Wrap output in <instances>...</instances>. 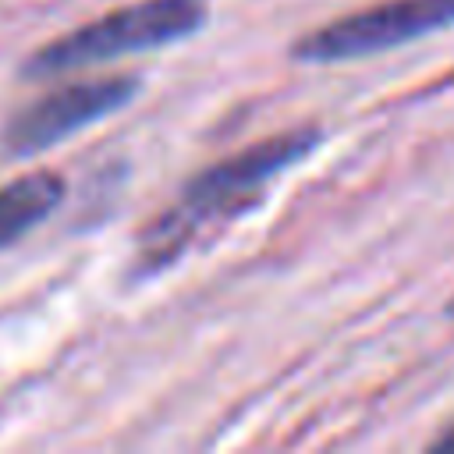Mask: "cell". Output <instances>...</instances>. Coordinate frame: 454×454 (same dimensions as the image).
<instances>
[{
    "label": "cell",
    "instance_id": "6da1fadb",
    "mask_svg": "<svg viewBox=\"0 0 454 454\" xmlns=\"http://www.w3.org/2000/svg\"><path fill=\"white\" fill-rule=\"evenodd\" d=\"M323 142V131L316 124L287 128L277 135H266L241 153H231L216 160L213 167L199 170L177 199L160 209L153 220L142 223L135 234V277H156L181 262L195 245L209 241L216 231H223L231 220L255 209L266 195V188L312 156Z\"/></svg>",
    "mask_w": 454,
    "mask_h": 454
},
{
    "label": "cell",
    "instance_id": "7a4b0ae2",
    "mask_svg": "<svg viewBox=\"0 0 454 454\" xmlns=\"http://www.w3.org/2000/svg\"><path fill=\"white\" fill-rule=\"evenodd\" d=\"M206 25V4L202 0H138L128 7H114L43 46H35L21 74L25 78H50L82 71L92 64H106L128 53L163 50L188 35H195Z\"/></svg>",
    "mask_w": 454,
    "mask_h": 454
},
{
    "label": "cell",
    "instance_id": "3957f363",
    "mask_svg": "<svg viewBox=\"0 0 454 454\" xmlns=\"http://www.w3.org/2000/svg\"><path fill=\"white\" fill-rule=\"evenodd\" d=\"M454 25V0H387L333 18L291 43L301 64H344L419 43Z\"/></svg>",
    "mask_w": 454,
    "mask_h": 454
},
{
    "label": "cell",
    "instance_id": "277c9868",
    "mask_svg": "<svg viewBox=\"0 0 454 454\" xmlns=\"http://www.w3.org/2000/svg\"><path fill=\"white\" fill-rule=\"evenodd\" d=\"M142 89L138 74H103V78H82L71 85H57L21 110H14L0 131V149L7 160H28L39 156L64 138L92 128L96 121L117 114L128 106Z\"/></svg>",
    "mask_w": 454,
    "mask_h": 454
},
{
    "label": "cell",
    "instance_id": "5b68a950",
    "mask_svg": "<svg viewBox=\"0 0 454 454\" xmlns=\"http://www.w3.org/2000/svg\"><path fill=\"white\" fill-rule=\"evenodd\" d=\"M67 181L57 170H32L0 188V252L32 234L64 202Z\"/></svg>",
    "mask_w": 454,
    "mask_h": 454
},
{
    "label": "cell",
    "instance_id": "8992f818",
    "mask_svg": "<svg viewBox=\"0 0 454 454\" xmlns=\"http://www.w3.org/2000/svg\"><path fill=\"white\" fill-rule=\"evenodd\" d=\"M433 450H447V454H454V426L433 440Z\"/></svg>",
    "mask_w": 454,
    "mask_h": 454
},
{
    "label": "cell",
    "instance_id": "52a82bcc",
    "mask_svg": "<svg viewBox=\"0 0 454 454\" xmlns=\"http://www.w3.org/2000/svg\"><path fill=\"white\" fill-rule=\"evenodd\" d=\"M447 316H450V319H454V298H450V301H447Z\"/></svg>",
    "mask_w": 454,
    "mask_h": 454
}]
</instances>
